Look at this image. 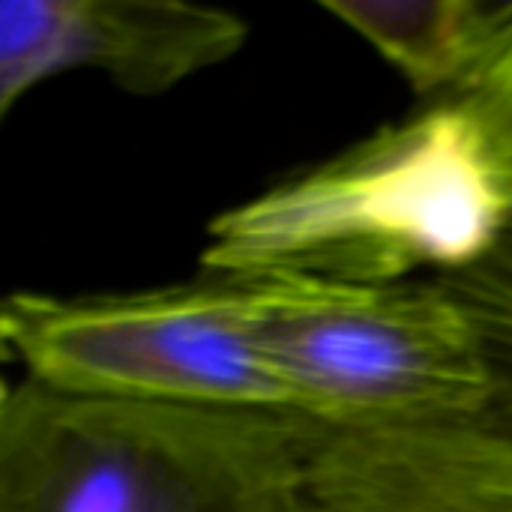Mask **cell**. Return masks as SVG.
<instances>
[{"instance_id": "6da1fadb", "label": "cell", "mask_w": 512, "mask_h": 512, "mask_svg": "<svg viewBox=\"0 0 512 512\" xmlns=\"http://www.w3.org/2000/svg\"><path fill=\"white\" fill-rule=\"evenodd\" d=\"M512 201L477 96L438 99L381 126L207 225V276L402 285L495 252Z\"/></svg>"}, {"instance_id": "7a4b0ae2", "label": "cell", "mask_w": 512, "mask_h": 512, "mask_svg": "<svg viewBox=\"0 0 512 512\" xmlns=\"http://www.w3.org/2000/svg\"><path fill=\"white\" fill-rule=\"evenodd\" d=\"M318 426L21 378L0 399V512H285Z\"/></svg>"}, {"instance_id": "3957f363", "label": "cell", "mask_w": 512, "mask_h": 512, "mask_svg": "<svg viewBox=\"0 0 512 512\" xmlns=\"http://www.w3.org/2000/svg\"><path fill=\"white\" fill-rule=\"evenodd\" d=\"M252 339L291 411L330 429L465 417L501 396L480 318L420 285L249 279Z\"/></svg>"}, {"instance_id": "277c9868", "label": "cell", "mask_w": 512, "mask_h": 512, "mask_svg": "<svg viewBox=\"0 0 512 512\" xmlns=\"http://www.w3.org/2000/svg\"><path fill=\"white\" fill-rule=\"evenodd\" d=\"M3 348L24 378L114 399L291 411L252 339V282L207 276L135 294L15 291Z\"/></svg>"}, {"instance_id": "5b68a950", "label": "cell", "mask_w": 512, "mask_h": 512, "mask_svg": "<svg viewBox=\"0 0 512 512\" xmlns=\"http://www.w3.org/2000/svg\"><path fill=\"white\" fill-rule=\"evenodd\" d=\"M246 36L237 12L180 0H3L0 114L9 117L42 81L78 69L156 96L225 63Z\"/></svg>"}, {"instance_id": "8992f818", "label": "cell", "mask_w": 512, "mask_h": 512, "mask_svg": "<svg viewBox=\"0 0 512 512\" xmlns=\"http://www.w3.org/2000/svg\"><path fill=\"white\" fill-rule=\"evenodd\" d=\"M285 512H512V417L318 426Z\"/></svg>"}, {"instance_id": "52a82bcc", "label": "cell", "mask_w": 512, "mask_h": 512, "mask_svg": "<svg viewBox=\"0 0 512 512\" xmlns=\"http://www.w3.org/2000/svg\"><path fill=\"white\" fill-rule=\"evenodd\" d=\"M423 96L489 93L512 69V3L324 0Z\"/></svg>"}, {"instance_id": "ba28073f", "label": "cell", "mask_w": 512, "mask_h": 512, "mask_svg": "<svg viewBox=\"0 0 512 512\" xmlns=\"http://www.w3.org/2000/svg\"><path fill=\"white\" fill-rule=\"evenodd\" d=\"M477 99L486 108L492 138H495V150H498V162H501L504 183H507L512 201V102L504 96H495V93H477Z\"/></svg>"}, {"instance_id": "9c48e42d", "label": "cell", "mask_w": 512, "mask_h": 512, "mask_svg": "<svg viewBox=\"0 0 512 512\" xmlns=\"http://www.w3.org/2000/svg\"><path fill=\"white\" fill-rule=\"evenodd\" d=\"M489 93H495V96H504V99H510L512 102V69L504 75V81L495 87V90H489Z\"/></svg>"}]
</instances>
